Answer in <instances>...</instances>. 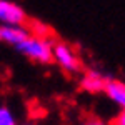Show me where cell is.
<instances>
[{
    "label": "cell",
    "instance_id": "10",
    "mask_svg": "<svg viewBox=\"0 0 125 125\" xmlns=\"http://www.w3.org/2000/svg\"><path fill=\"white\" fill-rule=\"evenodd\" d=\"M83 125H114V124H110V122H104V120H98V118H90V120H87Z\"/></svg>",
    "mask_w": 125,
    "mask_h": 125
},
{
    "label": "cell",
    "instance_id": "9",
    "mask_svg": "<svg viewBox=\"0 0 125 125\" xmlns=\"http://www.w3.org/2000/svg\"><path fill=\"white\" fill-rule=\"evenodd\" d=\"M112 124L114 125H125V110H120V112L117 114V117L114 118Z\"/></svg>",
    "mask_w": 125,
    "mask_h": 125
},
{
    "label": "cell",
    "instance_id": "12",
    "mask_svg": "<svg viewBox=\"0 0 125 125\" xmlns=\"http://www.w3.org/2000/svg\"><path fill=\"white\" fill-rule=\"evenodd\" d=\"M22 125H33V124H22Z\"/></svg>",
    "mask_w": 125,
    "mask_h": 125
},
{
    "label": "cell",
    "instance_id": "5",
    "mask_svg": "<svg viewBox=\"0 0 125 125\" xmlns=\"http://www.w3.org/2000/svg\"><path fill=\"white\" fill-rule=\"evenodd\" d=\"M102 94H105V97L115 107H118L120 110H125V82L108 78Z\"/></svg>",
    "mask_w": 125,
    "mask_h": 125
},
{
    "label": "cell",
    "instance_id": "11",
    "mask_svg": "<svg viewBox=\"0 0 125 125\" xmlns=\"http://www.w3.org/2000/svg\"><path fill=\"white\" fill-rule=\"evenodd\" d=\"M0 42H2V25H0Z\"/></svg>",
    "mask_w": 125,
    "mask_h": 125
},
{
    "label": "cell",
    "instance_id": "2",
    "mask_svg": "<svg viewBox=\"0 0 125 125\" xmlns=\"http://www.w3.org/2000/svg\"><path fill=\"white\" fill-rule=\"evenodd\" d=\"M52 57H53L52 62H55L58 68H62L65 73H78L80 68H82V60H80L78 52L68 42L55 40Z\"/></svg>",
    "mask_w": 125,
    "mask_h": 125
},
{
    "label": "cell",
    "instance_id": "7",
    "mask_svg": "<svg viewBox=\"0 0 125 125\" xmlns=\"http://www.w3.org/2000/svg\"><path fill=\"white\" fill-rule=\"evenodd\" d=\"M27 27H29L30 33H33V35H40V37H52V29L48 27L47 23H42L39 20H32L29 23H27Z\"/></svg>",
    "mask_w": 125,
    "mask_h": 125
},
{
    "label": "cell",
    "instance_id": "3",
    "mask_svg": "<svg viewBox=\"0 0 125 125\" xmlns=\"http://www.w3.org/2000/svg\"><path fill=\"white\" fill-rule=\"evenodd\" d=\"M29 15L23 7L13 0H0V25H27Z\"/></svg>",
    "mask_w": 125,
    "mask_h": 125
},
{
    "label": "cell",
    "instance_id": "1",
    "mask_svg": "<svg viewBox=\"0 0 125 125\" xmlns=\"http://www.w3.org/2000/svg\"><path fill=\"white\" fill-rule=\"evenodd\" d=\"M53 42L52 37H40L30 33L20 45H17V52H20L30 62H35L40 65H48L53 60Z\"/></svg>",
    "mask_w": 125,
    "mask_h": 125
},
{
    "label": "cell",
    "instance_id": "6",
    "mask_svg": "<svg viewBox=\"0 0 125 125\" xmlns=\"http://www.w3.org/2000/svg\"><path fill=\"white\" fill-rule=\"evenodd\" d=\"M30 35L27 25H5L2 27V42L10 47H17Z\"/></svg>",
    "mask_w": 125,
    "mask_h": 125
},
{
    "label": "cell",
    "instance_id": "8",
    "mask_svg": "<svg viewBox=\"0 0 125 125\" xmlns=\"http://www.w3.org/2000/svg\"><path fill=\"white\" fill-rule=\"evenodd\" d=\"M0 125H19L17 115L5 104H0Z\"/></svg>",
    "mask_w": 125,
    "mask_h": 125
},
{
    "label": "cell",
    "instance_id": "4",
    "mask_svg": "<svg viewBox=\"0 0 125 125\" xmlns=\"http://www.w3.org/2000/svg\"><path fill=\"white\" fill-rule=\"evenodd\" d=\"M108 77H105L100 70H87L80 77V88L87 94H102Z\"/></svg>",
    "mask_w": 125,
    "mask_h": 125
}]
</instances>
